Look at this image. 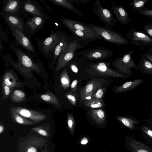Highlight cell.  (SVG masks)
Returning a JSON list of instances; mask_svg holds the SVG:
<instances>
[{"instance_id": "6da1fadb", "label": "cell", "mask_w": 152, "mask_h": 152, "mask_svg": "<svg viewBox=\"0 0 152 152\" xmlns=\"http://www.w3.org/2000/svg\"><path fill=\"white\" fill-rule=\"evenodd\" d=\"M10 47L15 55L18 61H15L10 54L1 55L2 58L7 64L19 71L23 75L28 78L31 77L32 72H41L40 59L34 61L33 56L31 54L23 50L13 43H10Z\"/></svg>"}, {"instance_id": "7a4b0ae2", "label": "cell", "mask_w": 152, "mask_h": 152, "mask_svg": "<svg viewBox=\"0 0 152 152\" xmlns=\"http://www.w3.org/2000/svg\"><path fill=\"white\" fill-rule=\"evenodd\" d=\"M66 32L51 29L50 36L44 40L37 39V45L42 55L48 58V64L53 56L54 50Z\"/></svg>"}, {"instance_id": "3957f363", "label": "cell", "mask_w": 152, "mask_h": 152, "mask_svg": "<svg viewBox=\"0 0 152 152\" xmlns=\"http://www.w3.org/2000/svg\"><path fill=\"white\" fill-rule=\"evenodd\" d=\"M135 51L134 50H130L123 54L121 57L117 58L112 62V66L126 77H131L134 75L131 69L138 70L137 64L132 58V55Z\"/></svg>"}, {"instance_id": "277c9868", "label": "cell", "mask_w": 152, "mask_h": 152, "mask_svg": "<svg viewBox=\"0 0 152 152\" xmlns=\"http://www.w3.org/2000/svg\"><path fill=\"white\" fill-rule=\"evenodd\" d=\"M113 54V52L109 48L98 47L76 52L74 58L85 61H94L108 58Z\"/></svg>"}, {"instance_id": "5b68a950", "label": "cell", "mask_w": 152, "mask_h": 152, "mask_svg": "<svg viewBox=\"0 0 152 152\" xmlns=\"http://www.w3.org/2000/svg\"><path fill=\"white\" fill-rule=\"evenodd\" d=\"M89 25L105 41L118 45H124L129 44V40L121 33L114 31L105 27L95 26L91 23Z\"/></svg>"}, {"instance_id": "8992f818", "label": "cell", "mask_w": 152, "mask_h": 152, "mask_svg": "<svg viewBox=\"0 0 152 152\" xmlns=\"http://www.w3.org/2000/svg\"><path fill=\"white\" fill-rule=\"evenodd\" d=\"M110 62L104 61L91 63L86 69V73L94 76H109L126 79L125 75L110 68Z\"/></svg>"}, {"instance_id": "52a82bcc", "label": "cell", "mask_w": 152, "mask_h": 152, "mask_svg": "<svg viewBox=\"0 0 152 152\" xmlns=\"http://www.w3.org/2000/svg\"><path fill=\"white\" fill-rule=\"evenodd\" d=\"M83 48L78 39L73 38L66 48L59 57L55 66V70L58 71L67 65L73 59L76 51Z\"/></svg>"}, {"instance_id": "ba28073f", "label": "cell", "mask_w": 152, "mask_h": 152, "mask_svg": "<svg viewBox=\"0 0 152 152\" xmlns=\"http://www.w3.org/2000/svg\"><path fill=\"white\" fill-rule=\"evenodd\" d=\"M24 18L28 16L35 15L48 18V17L41 6L37 0H22L18 16Z\"/></svg>"}, {"instance_id": "9c48e42d", "label": "cell", "mask_w": 152, "mask_h": 152, "mask_svg": "<svg viewBox=\"0 0 152 152\" xmlns=\"http://www.w3.org/2000/svg\"><path fill=\"white\" fill-rule=\"evenodd\" d=\"M92 7L94 14L99 20L105 25L104 27L111 29L117 24L118 20L115 18L110 11L102 6L100 0H96L93 1Z\"/></svg>"}, {"instance_id": "30bf717a", "label": "cell", "mask_w": 152, "mask_h": 152, "mask_svg": "<svg viewBox=\"0 0 152 152\" xmlns=\"http://www.w3.org/2000/svg\"><path fill=\"white\" fill-rule=\"evenodd\" d=\"M48 18L34 15L27 17L24 26V34L29 39L42 28Z\"/></svg>"}, {"instance_id": "8fae6325", "label": "cell", "mask_w": 152, "mask_h": 152, "mask_svg": "<svg viewBox=\"0 0 152 152\" xmlns=\"http://www.w3.org/2000/svg\"><path fill=\"white\" fill-rule=\"evenodd\" d=\"M8 27L11 35L15 40L13 42L15 45L20 46L26 51L32 55L34 57H38L34 47L30 39L20 31L9 26Z\"/></svg>"}, {"instance_id": "7c38bea8", "label": "cell", "mask_w": 152, "mask_h": 152, "mask_svg": "<svg viewBox=\"0 0 152 152\" xmlns=\"http://www.w3.org/2000/svg\"><path fill=\"white\" fill-rule=\"evenodd\" d=\"M125 34L132 45L142 48L152 45V38L141 31L132 29Z\"/></svg>"}, {"instance_id": "4fadbf2b", "label": "cell", "mask_w": 152, "mask_h": 152, "mask_svg": "<svg viewBox=\"0 0 152 152\" xmlns=\"http://www.w3.org/2000/svg\"><path fill=\"white\" fill-rule=\"evenodd\" d=\"M60 21L67 29H72L82 31L98 38L99 39L103 40L102 37L90 27L89 24L63 18L60 19Z\"/></svg>"}, {"instance_id": "5bb4252c", "label": "cell", "mask_w": 152, "mask_h": 152, "mask_svg": "<svg viewBox=\"0 0 152 152\" xmlns=\"http://www.w3.org/2000/svg\"><path fill=\"white\" fill-rule=\"evenodd\" d=\"M47 140L36 137H32L24 141L20 147L19 152H38L44 147Z\"/></svg>"}, {"instance_id": "9a60e30c", "label": "cell", "mask_w": 152, "mask_h": 152, "mask_svg": "<svg viewBox=\"0 0 152 152\" xmlns=\"http://www.w3.org/2000/svg\"><path fill=\"white\" fill-rule=\"evenodd\" d=\"M103 82L99 79H93L88 82L80 90L81 99L84 101L91 99L95 92L102 86Z\"/></svg>"}, {"instance_id": "2e32d148", "label": "cell", "mask_w": 152, "mask_h": 152, "mask_svg": "<svg viewBox=\"0 0 152 152\" xmlns=\"http://www.w3.org/2000/svg\"><path fill=\"white\" fill-rule=\"evenodd\" d=\"M12 108L18 114L31 121L38 123L47 118V116L39 111L28 110L21 107H13Z\"/></svg>"}, {"instance_id": "e0dca14e", "label": "cell", "mask_w": 152, "mask_h": 152, "mask_svg": "<svg viewBox=\"0 0 152 152\" xmlns=\"http://www.w3.org/2000/svg\"><path fill=\"white\" fill-rule=\"evenodd\" d=\"M72 39L67 33H65L54 50L52 57L48 64L50 67H53L56 64L59 57Z\"/></svg>"}, {"instance_id": "ac0fdd59", "label": "cell", "mask_w": 152, "mask_h": 152, "mask_svg": "<svg viewBox=\"0 0 152 152\" xmlns=\"http://www.w3.org/2000/svg\"><path fill=\"white\" fill-rule=\"evenodd\" d=\"M111 5L109 7L118 21L121 24L127 25L131 21L129 14L123 6L117 5L114 1H110Z\"/></svg>"}, {"instance_id": "d6986e66", "label": "cell", "mask_w": 152, "mask_h": 152, "mask_svg": "<svg viewBox=\"0 0 152 152\" xmlns=\"http://www.w3.org/2000/svg\"><path fill=\"white\" fill-rule=\"evenodd\" d=\"M0 15L4 18L8 26L24 33L25 22L23 18L15 15L5 14L1 12H0Z\"/></svg>"}, {"instance_id": "ffe728a7", "label": "cell", "mask_w": 152, "mask_h": 152, "mask_svg": "<svg viewBox=\"0 0 152 152\" xmlns=\"http://www.w3.org/2000/svg\"><path fill=\"white\" fill-rule=\"evenodd\" d=\"M22 0H6L2 1V6L0 12L15 15L18 16Z\"/></svg>"}, {"instance_id": "44dd1931", "label": "cell", "mask_w": 152, "mask_h": 152, "mask_svg": "<svg viewBox=\"0 0 152 152\" xmlns=\"http://www.w3.org/2000/svg\"><path fill=\"white\" fill-rule=\"evenodd\" d=\"M55 6H61L75 13L83 18H85L82 12L77 8L72 0H48Z\"/></svg>"}, {"instance_id": "7402d4cb", "label": "cell", "mask_w": 152, "mask_h": 152, "mask_svg": "<svg viewBox=\"0 0 152 152\" xmlns=\"http://www.w3.org/2000/svg\"><path fill=\"white\" fill-rule=\"evenodd\" d=\"M67 29L72 33L75 37L78 39L83 48L90 42L99 39L98 38L82 31L72 29Z\"/></svg>"}, {"instance_id": "603a6c76", "label": "cell", "mask_w": 152, "mask_h": 152, "mask_svg": "<svg viewBox=\"0 0 152 152\" xmlns=\"http://www.w3.org/2000/svg\"><path fill=\"white\" fill-rule=\"evenodd\" d=\"M145 81V80L139 78L127 81L121 85L116 87L115 91L116 93L129 91L134 89Z\"/></svg>"}, {"instance_id": "cb8c5ba5", "label": "cell", "mask_w": 152, "mask_h": 152, "mask_svg": "<svg viewBox=\"0 0 152 152\" xmlns=\"http://www.w3.org/2000/svg\"><path fill=\"white\" fill-rule=\"evenodd\" d=\"M13 74L11 70L5 72L3 77L2 82L12 88L22 87L21 83L18 81L17 77Z\"/></svg>"}, {"instance_id": "d4e9b609", "label": "cell", "mask_w": 152, "mask_h": 152, "mask_svg": "<svg viewBox=\"0 0 152 152\" xmlns=\"http://www.w3.org/2000/svg\"><path fill=\"white\" fill-rule=\"evenodd\" d=\"M128 143V149L131 152H152V150L133 138H129Z\"/></svg>"}, {"instance_id": "484cf974", "label": "cell", "mask_w": 152, "mask_h": 152, "mask_svg": "<svg viewBox=\"0 0 152 152\" xmlns=\"http://www.w3.org/2000/svg\"><path fill=\"white\" fill-rule=\"evenodd\" d=\"M116 118L124 125L132 130H135L137 126L140 123L141 121L137 119L132 116L126 117L118 116Z\"/></svg>"}, {"instance_id": "4316f807", "label": "cell", "mask_w": 152, "mask_h": 152, "mask_svg": "<svg viewBox=\"0 0 152 152\" xmlns=\"http://www.w3.org/2000/svg\"><path fill=\"white\" fill-rule=\"evenodd\" d=\"M137 69L143 74L152 76V64L142 56L138 63Z\"/></svg>"}, {"instance_id": "83f0119b", "label": "cell", "mask_w": 152, "mask_h": 152, "mask_svg": "<svg viewBox=\"0 0 152 152\" xmlns=\"http://www.w3.org/2000/svg\"><path fill=\"white\" fill-rule=\"evenodd\" d=\"M90 115L94 121L98 124H103L105 121V114L101 108L91 109L90 112Z\"/></svg>"}, {"instance_id": "f1b7e54d", "label": "cell", "mask_w": 152, "mask_h": 152, "mask_svg": "<svg viewBox=\"0 0 152 152\" xmlns=\"http://www.w3.org/2000/svg\"><path fill=\"white\" fill-rule=\"evenodd\" d=\"M10 113L12 118L16 123L22 125H29L36 124L37 123L29 120L16 113L12 108Z\"/></svg>"}, {"instance_id": "f546056e", "label": "cell", "mask_w": 152, "mask_h": 152, "mask_svg": "<svg viewBox=\"0 0 152 152\" xmlns=\"http://www.w3.org/2000/svg\"><path fill=\"white\" fill-rule=\"evenodd\" d=\"M41 98L44 101L54 104L56 107H59L60 104L58 98L50 92H47L40 96Z\"/></svg>"}, {"instance_id": "4dcf8cb0", "label": "cell", "mask_w": 152, "mask_h": 152, "mask_svg": "<svg viewBox=\"0 0 152 152\" xmlns=\"http://www.w3.org/2000/svg\"><path fill=\"white\" fill-rule=\"evenodd\" d=\"M50 124H47L32 128L31 130L42 136L48 137L50 136Z\"/></svg>"}, {"instance_id": "1f68e13d", "label": "cell", "mask_w": 152, "mask_h": 152, "mask_svg": "<svg viewBox=\"0 0 152 152\" xmlns=\"http://www.w3.org/2000/svg\"><path fill=\"white\" fill-rule=\"evenodd\" d=\"M83 104L86 106L91 108H100L104 106L103 99H99L94 98L84 101Z\"/></svg>"}, {"instance_id": "d6a6232c", "label": "cell", "mask_w": 152, "mask_h": 152, "mask_svg": "<svg viewBox=\"0 0 152 152\" xmlns=\"http://www.w3.org/2000/svg\"><path fill=\"white\" fill-rule=\"evenodd\" d=\"M26 94L22 91L16 89L14 90L11 95V101L14 102H20L24 101L26 98Z\"/></svg>"}, {"instance_id": "836d02e7", "label": "cell", "mask_w": 152, "mask_h": 152, "mask_svg": "<svg viewBox=\"0 0 152 152\" xmlns=\"http://www.w3.org/2000/svg\"><path fill=\"white\" fill-rule=\"evenodd\" d=\"M60 79L62 86L65 90L68 89L70 86V80L67 69L65 68L61 73Z\"/></svg>"}, {"instance_id": "e575fe53", "label": "cell", "mask_w": 152, "mask_h": 152, "mask_svg": "<svg viewBox=\"0 0 152 152\" xmlns=\"http://www.w3.org/2000/svg\"><path fill=\"white\" fill-rule=\"evenodd\" d=\"M132 2L129 3L134 11H137L139 9L144 7L145 3L150 1L149 0H132Z\"/></svg>"}, {"instance_id": "d590c367", "label": "cell", "mask_w": 152, "mask_h": 152, "mask_svg": "<svg viewBox=\"0 0 152 152\" xmlns=\"http://www.w3.org/2000/svg\"><path fill=\"white\" fill-rule=\"evenodd\" d=\"M67 125L71 134L73 136L74 134L75 122L72 115L68 113L67 117Z\"/></svg>"}, {"instance_id": "8d00e7d4", "label": "cell", "mask_w": 152, "mask_h": 152, "mask_svg": "<svg viewBox=\"0 0 152 152\" xmlns=\"http://www.w3.org/2000/svg\"><path fill=\"white\" fill-rule=\"evenodd\" d=\"M2 97L3 100L6 99L9 97L12 92L13 88L5 85L3 82L2 83Z\"/></svg>"}, {"instance_id": "74e56055", "label": "cell", "mask_w": 152, "mask_h": 152, "mask_svg": "<svg viewBox=\"0 0 152 152\" xmlns=\"http://www.w3.org/2000/svg\"><path fill=\"white\" fill-rule=\"evenodd\" d=\"M137 11L140 15L152 18V10L144 7L138 9Z\"/></svg>"}, {"instance_id": "f35d334b", "label": "cell", "mask_w": 152, "mask_h": 152, "mask_svg": "<svg viewBox=\"0 0 152 152\" xmlns=\"http://www.w3.org/2000/svg\"><path fill=\"white\" fill-rule=\"evenodd\" d=\"M105 91V87H100L98 88L93 94L92 98L99 99H103Z\"/></svg>"}, {"instance_id": "ab89813d", "label": "cell", "mask_w": 152, "mask_h": 152, "mask_svg": "<svg viewBox=\"0 0 152 152\" xmlns=\"http://www.w3.org/2000/svg\"><path fill=\"white\" fill-rule=\"evenodd\" d=\"M142 30L152 38V23H147L144 26Z\"/></svg>"}, {"instance_id": "60d3db41", "label": "cell", "mask_w": 152, "mask_h": 152, "mask_svg": "<svg viewBox=\"0 0 152 152\" xmlns=\"http://www.w3.org/2000/svg\"><path fill=\"white\" fill-rule=\"evenodd\" d=\"M141 128L142 131L152 139V130L146 125L142 126Z\"/></svg>"}, {"instance_id": "b9f144b4", "label": "cell", "mask_w": 152, "mask_h": 152, "mask_svg": "<svg viewBox=\"0 0 152 152\" xmlns=\"http://www.w3.org/2000/svg\"><path fill=\"white\" fill-rule=\"evenodd\" d=\"M65 96L72 104L73 105H75L76 104V100L75 96L70 93L66 94Z\"/></svg>"}, {"instance_id": "7bdbcfd3", "label": "cell", "mask_w": 152, "mask_h": 152, "mask_svg": "<svg viewBox=\"0 0 152 152\" xmlns=\"http://www.w3.org/2000/svg\"><path fill=\"white\" fill-rule=\"evenodd\" d=\"M0 39H2L4 42L10 43L7 36L2 29L1 25L0 26Z\"/></svg>"}, {"instance_id": "ee69618b", "label": "cell", "mask_w": 152, "mask_h": 152, "mask_svg": "<svg viewBox=\"0 0 152 152\" xmlns=\"http://www.w3.org/2000/svg\"><path fill=\"white\" fill-rule=\"evenodd\" d=\"M78 81L77 80H74L72 83L71 85V90L72 92H75L77 89Z\"/></svg>"}, {"instance_id": "f6af8a7d", "label": "cell", "mask_w": 152, "mask_h": 152, "mask_svg": "<svg viewBox=\"0 0 152 152\" xmlns=\"http://www.w3.org/2000/svg\"><path fill=\"white\" fill-rule=\"evenodd\" d=\"M75 5H79L80 4H85L89 2L88 0H72Z\"/></svg>"}, {"instance_id": "bcb514c9", "label": "cell", "mask_w": 152, "mask_h": 152, "mask_svg": "<svg viewBox=\"0 0 152 152\" xmlns=\"http://www.w3.org/2000/svg\"><path fill=\"white\" fill-rule=\"evenodd\" d=\"M146 59L152 64V56L148 53L145 52L142 55Z\"/></svg>"}, {"instance_id": "7dc6e473", "label": "cell", "mask_w": 152, "mask_h": 152, "mask_svg": "<svg viewBox=\"0 0 152 152\" xmlns=\"http://www.w3.org/2000/svg\"><path fill=\"white\" fill-rule=\"evenodd\" d=\"M70 67L73 72L76 73H77L78 71V69L75 64H71L70 65Z\"/></svg>"}, {"instance_id": "c3c4849f", "label": "cell", "mask_w": 152, "mask_h": 152, "mask_svg": "<svg viewBox=\"0 0 152 152\" xmlns=\"http://www.w3.org/2000/svg\"><path fill=\"white\" fill-rule=\"evenodd\" d=\"M88 142V139L86 137H84L81 139L80 143L82 145H85L87 144Z\"/></svg>"}, {"instance_id": "681fc988", "label": "cell", "mask_w": 152, "mask_h": 152, "mask_svg": "<svg viewBox=\"0 0 152 152\" xmlns=\"http://www.w3.org/2000/svg\"><path fill=\"white\" fill-rule=\"evenodd\" d=\"M5 130V127L2 122L0 123V134H2Z\"/></svg>"}, {"instance_id": "f907efd6", "label": "cell", "mask_w": 152, "mask_h": 152, "mask_svg": "<svg viewBox=\"0 0 152 152\" xmlns=\"http://www.w3.org/2000/svg\"><path fill=\"white\" fill-rule=\"evenodd\" d=\"M142 120L146 123L151 126L152 128V118L149 117L147 119H143Z\"/></svg>"}, {"instance_id": "816d5d0a", "label": "cell", "mask_w": 152, "mask_h": 152, "mask_svg": "<svg viewBox=\"0 0 152 152\" xmlns=\"http://www.w3.org/2000/svg\"><path fill=\"white\" fill-rule=\"evenodd\" d=\"M39 1L43 3L44 6L50 11L51 12L52 10L51 8L47 5L44 0H39Z\"/></svg>"}, {"instance_id": "f5cc1de1", "label": "cell", "mask_w": 152, "mask_h": 152, "mask_svg": "<svg viewBox=\"0 0 152 152\" xmlns=\"http://www.w3.org/2000/svg\"><path fill=\"white\" fill-rule=\"evenodd\" d=\"M4 47L2 43L1 39H0V53L1 54L4 50Z\"/></svg>"}, {"instance_id": "db71d44e", "label": "cell", "mask_w": 152, "mask_h": 152, "mask_svg": "<svg viewBox=\"0 0 152 152\" xmlns=\"http://www.w3.org/2000/svg\"><path fill=\"white\" fill-rule=\"evenodd\" d=\"M42 152H49L48 144H46L44 146Z\"/></svg>"}, {"instance_id": "11a10c76", "label": "cell", "mask_w": 152, "mask_h": 152, "mask_svg": "<svg viewBox=\"0 0 152 152\" xmlns=\"http://www.w3.org/2000/svg\"><path fill=\"white\" fill-rule=\"evenodd\" d=\"M148 53L152 56V47L149 48L147 50Z\"/></svg>"}, {"instance_id": "9f6ffc18", "label": "cell", "mask_w": 152, "mask_h": 152, "mask_svg": "<svg viewBox=\"0 0 152 152\" xmlns=\"http://www.w3.org/2000/svg\"><path fill=\"white\" fill-rule=\"evenodd\" d=\"M150 117L152 118V103H151V113L150 115Z\"/></svg>"}, {"instance_id": "6f0895ef", "label": "cell", "mask_w": 152, "mask_h": 152, "mask_svg": "<svg viewBox=\"0 0 152 152\" xmlns=\"http://www.w3.org/2000/svg\"></svg>"}]
</instances>
